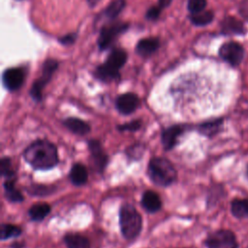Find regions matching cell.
<instances>
[{"mask_svg":"<svg viewBox=\"0 0 248 248\" xmlns=\"http://www.w3.org/2000/svg\"><path fill=\"white\" fill-rule=\"evenodd\" d=\"M69 179L75 186H82L88 180V171L86 167L81 163H75L69 170Z\"/></svg>","mask_w":248,"mask_h":248,"instance_id":"17","label":"cell"},{"mask_svg":"<svg viewBox=\"0 0 248 248\" xmlns=\"http://www.w3.org/2000/svg\"><path fill=\"white\" fill-rule=\"evenodd\" d=\"M222 124H223V119L217 118V119L202 122L196 127V129L201 135L207 138H212L220 132Z\"/></svg>","mask_w":248,"mask_h":248,"instance_id":"19","label":"cell"},{"mask_svg":"<svg viewBox=\"0 0 248 248\" xmlns=\"http://www.w3.org/2000/svg\"><path fill=\"white\" fill-rule=\"evenodd\" d=\"M0 173L4 178L16 177V170L13 166V162L10 157H2L0 160Z\"/></svg>","mask_w":248,"mask_h":248,"instance_id":"26","label":"cell"},{"mask_svg":"<svg viewBox=\"0 0 248 248\" xmlns=\"http://www.w3.org/2000/svg\"><path fill=\"white\" fill-rule=\"evenodd\" d=\"M22 233V230L19 226L11 223H2L0 238L2 241L18 237Z\"/></svg>","mask_w":248,"mask_h":248,"instance_id":"23","label":"cell"},{"mask_svg":"<svg viewBox=\"0 0 248 248\" xmlns=\"http://www.w3.org/2000/svg\"><path fill=\"white\" fill-rule=\"evenodd\" d=\"M204 244L207 248H237V241L232 232L218 230L206 237Z\"/></svg>","mask_w":248,"mask_h":248,"instance_id":"7","label":"cell"},{"mask_svg":"<svg viewBox=\"0 0 248 248\" xmlns=\"http://www.w3.org/2000/svg\"><path fill=\"white\" fill-rule=\"evenodd\" d=\"M247 177H248V168H247Z\"/></svg>","mask_w":248,"mask_h":248,"instance_id":"35","label":"cell"},{"mask_svg":"<svg viewBox=\"0 0 248 248\" xmlns=\"http://www.w3.org/2000/svg\"><path fill=\"white\" fill-rule=\"evenodd\" d=\"M160 46V42L157 38H144L137 44L136 52L143 57L149 56L154 53Z\"/></svg>","mask_w":248,"mask_h":248,"instance_id":"21","label":"cell"},{"mask_svg":"<svg viewBox=\"0 0 248 248\" xmlns=\"http://www.w3.org/2000/svg\"><path fill=\"white\" fill-rule=\"evenodd\" d=\"M221 33L223 35H238L243 36L247 33V28L241 20L238 18L227 16L221 21Z\"/></svg>","mask_w":248,"mask_h":248,"instance_id":"13","label":"cell"},{"mask_svg":"<svg viewBox=\"0 0 248 248\" xmlns=\"http://www.w3.org/2000/svg\"><path fill=\"white\" fill-rule=\"evenodd\" d=\"M125 7V0H114L105 10V16L110 19L115 18Z\"/></svg>","mask_w":248,"mask_h":248,"instance_id":"27","label":"cell"},{"mask_svg":"<svg viewBox=\"0 0 248 248\" xmlns=\"http://www.w3.org/2000/svg\"><path fill=\"white\" fill-rule=\"evenodd\" d=\"M51 211V207L47 202H40L32 204L28 209V216L33 222H42Z\"/></svg>","mask_w":248,"mask_h":248,"instance_id":"18","label":"cell"},{"mask_svg":"<svg viewBox=\"0 0 248 248\" xmlns=\"http://www.w3.org/2000/svg\"><path fill=\"white\" fill-rule=\"evenodd\" d=\"M22 157L36 170H48L59 163L57 146L46 139H38L29 143L24 148Z\"/></svg>","mask_w":248,"mask_h":248,"instance_id":"1","label":"cell"},{"mask_svg":"<svg viewBox=\"0 0 248 248\" xmlns=\"http://www.w3.org/2000/svg\"><path fill=\"white\" fill-rule=\"evenodd\" d=\"M62 124L74 135L83 137L91 132V126L84 120L78 117H67L63 119Z\"/></svg>","mask_w":248,"mask_h":248,"instance_id":"15","label":"cell"},{"mask_svg":"<svg viewBox=\"0 0 248 248\" xmlns=\"http://www.w3.org/2000/svg\"><path fill=\"white\" fill-rule=\"evenodd\" d=\"M206 5V0H188L187 9L191 14H196L203 11Z\"/></svg>","mask_w":248,"mask_h":248,"instance_id":"31","label":"cell"},{"mask_svg":"<svg viewBox=\"0 0 248 248\" xmlns=\"http://www.w3.org/2000/svg\"><path fill=\"white\" fill-rule=\"evenodd\" d=\"M55 190V187L45 184H30L25 188V191L34 197H46L51 195Z\"/></svg>","mask_w":248,"mask_h":248,"instance_id":"24","label":"cell"},{"mask_svg":"<svg viewBox=\"0 0 248 248\" xmlns=\"http://www.w3.org/2000/svg\"><path fill=\"white\" fill-rule=\"evenodd\" d=\"M141 126H142L141 120L135 119V120H131L129 122L117 125L116 129L119 132H137L141 128Z\"/></svg>","mask_w":248,"mask_h":248,"instance_id":"30","label":"cell"},{"mask_svg":"<svg viewBox=\"0 0 248 248\" xmlns=\"http://www.w3.org/2000/svg\"><path fill=\"white\" fill-rule=\"evenodd\" d=\"M171 0H160L157 6H153L151 7L147 13H146V18L150 19V20H155L158 18V16H160V13L162 11L163 8H165L166 6H168L170 4Z\"/></svg>","mask_w":248,"mask_h":248,"instance_id":"29","label":"cell"},{"mask_svg":"<svg viewBox=\"0 0 248 248\" xmlns=\"http://www.w3.org/2000/svg\"><path fill=\"white\" fill-rule=\"evenodd\" d=\"M140 204L143 209L150 214L156 213L162 208V201L160 196L152 190H146L142 193Z\"/></svg>","mask_w":248,"mask_h":248,"instance_id":"14","label":"cell"},{"mask_svg":"<svg viewBox=\"0 0 248 248\" xmlns=\"http://www.w3.org/2000/svg\"><path fill=\"white\" fill-rule=\"evenodd\" d=\"M191 22L196 26H204L209 24L213 18L214 14L211 11H202L200 13L191 14L189 16Z\"/></svg>","mask_w":248,"mask_h":248,"instance_id":"25","label":"cell"},{"mask_svg":"<svg viewBox=\"0 0 248 248\" xmlns=\"http://www.w3.org/2000/svg\"><path fill=\"white\" fill-rule=\"evenodd\" d=\"M16 1H21V0H16Z\"/></svg>","mask_w":248,"mask_h":248,"instance_id":"36","label":"cell"},{"mask_svg":"<svg viewBox=\"0 0 248 248\" xmlns=\"http://www.w3.org/2000/svg\"><path fill=\"white\" fill-rule=\"evenodd\" d=\"M88 150L90 152L91 162L97 172L103 173L108 164V155L103 148L100 140L91 139L87 140Z\"/></svg>","mask_w":248,"mask_h":248,"instance_id":"9","label":"cell"},{"mask_svg":"<svg viewBox=\"0 0 248 248\" xmlns=\"http://www.w3.org/2000/svg\"><path fill=\"white\" fill-rule=\"evenodd\" d=\"M119 228L122 236L127 240L137 238L142 230V217L138 209L129 202L119 208Z\"/></svg>","mask_w":248,"mask_h":248,"instance_id":"3","label":"cell"},{"mask_svg":"<svg viewBox=\"0 0 248 248\" xmlns=\"http://www.w3.org/2000/svg\"><path fill=\"white\" fill-rule=\"evenodd\" d=\"M100 0H87V2H88V4L91 6V7H93V6H95L98 2H99Z\"/></svg>","mask_w":248,"mask_h":248,"instance_id":"34","label":"cell"},{"mask_svg":"<svg viewBox=\"0 0 248 248\" xmlns=\"http://www.w3.org/2000/svg\"><path fill=\"white\" fill-rule=\"evenodd\" d=\"M190 129L191 125L188 124H173L161 132V143L165 151L172 150L179 142V139Z\"/></svg>","mask_w":248,"mask_h":248,"instance_id":"6","label":"cell"},{"mask_svg":"<svg viewBox=\"0 0 248 248\" xmlns=\"http://www.w3.org/2000/svg\"><path fill=\"white\" fill-rule=\"evenodd\" d=\"M16 177L5 178L3 182L4 197L10 202L18 203L24 201V197L22 193L16 187Z\"/></svg>","mask_w":248,"mask_h":248,"instance_id":"16","label":"cell"},{"mask_svg":"<svg viewBox=\"0 0 248 248\" xmlns=\"http://www.w3.org/2000/svg\"><path fill=\"white\" fill-rule=\"evenodd\" d=\"M145 150V145L142 143H135L130 145L126 150L125 153L131 160H140Z\"/></svg>","mask_w":248,"mask_h":248,"instance_id":"28","label":"cell"},{"mask_svg":"<svg viewBox=\"0 0 248 248\" xmlns=\"http://www.w3.org/2000/svg\"><path fill=\"white\" fill-rule=\"evenodd\" d=\"M231 210L236 218L248 217V199H235L232 202Z\"/></svg>","mask_w":248,"mask_h":248,"instance_id":"22","label":"cell"},{"mask_svg":"<svg viewBox=\"0 0 248 248\" xmlns=\"http://www.w3.org/2000/svg\"><path fill=\"white\" fill-rule=\"evenodd\" d=\"M63 241L67 248H91L90 240L78 232L66 233L63 237Z\"/></svg>","mask_w":248,"mask_h":248,"instance_id":"20","label":"cell"},{"mask_svg":"<svg viewBox=\"0 0 248 248\" xmlns=\"http://www.w3.org/2000/svg\"><path fill=\"white\" fill-rule=\"evenodd\" d=\"M24 71L20 68H9L3 72L2 82L4 87L13 92L18 90L24 82Z\"/></svg>","mask_w":248,"mask_h":248,"instance_id":"12","label":"cell"},{"mask_svg":"<svg viewBox=\"0 0 248 248\" xmlns=\"http://www.w3.org/2000/svg\"><path fill=\"white\" fill-rule=\"evenodd\" d=\"M146 174L151 182L160 187H169L177 180L174 165L167 158L152 157L147 165Z\"/></svg>","mask_w":248,"mask_h":248,"instance_id":"2","label":"cell"},{"mask_svg":"<svg viewBox=\"0 0 248 248\" xmlns=\"http://www.w3.org/2000/svg\"><path fill=\"white\" fill-rule=\"evenodd\" d=\"M239 14L248 21V0H242L239 6Z\"/></svg>","mask_w":248,"mask_h":248,"instance_id":"33","label":"cell"},{"mask_svg":"<svg viewBox=\"0 0 248 248\" xmlns=\"http://www.w3.org/2000/svg\"><path fill=\"white\" fill-rule=\"evenodd\" d=\"M76 39H77V34L70 33V34H67V35L59 38V42L64 46H70L76 41Z\"/></svg>","mask_w":248,"mask_h":248,"instance_id":"32","label":"cell"},{"mask_svg":"<svg viewBox=\"0 0 248 248\" xmlns=\"http://www.w3.org/2000/svg\"><path fill=\"white\" fill-rule=\"evenodd\" d=\"M140 98L137 94L127 92L119 95L115 100V108L120 114L129 115L135 112L140 107Z\"/></svg>","mask_w":248,"mask_h":248,"instance_id":"11","label":"cell"},{"mask_svg":"<svg viewBox=\"0 0 248 248\" xmlns=\"http://www.w3.org/2000/svg\"><path fill=\"white\" fill-rule=\"evenodd\" d=\"M244 48L241 44L230 41L224 43L219 48V56L232 67L238 66L244 58Z\"/></svg>","mask_w":248,"mask_h":248,"instance_id":"8","label":"cell"},{"mask_svg":"<svg viewBox=\"0 0 248 248\" xmlns=\"http://www.w3.org/2000/svg\"><path fill=\"white\" fill-rule=\"evenodd\" d=\"M127 60V53L121 48L113 49L106 59L105 63L100 65L95 71V77L104 82H110L119 78V70L124 66Z\"/></svg>","mask_w":248,"mask_h":248,"instance_id":"4","label":"cell"},{"mask_svg":"<svg viewBox=\"0 0 248 248\" xmlns=\"http://www.w3.org/2000/svg\"><path fill=\"white\" fill-rule=\"evenodd\" d=\"M128 27L129 25L124 23L111 24V25H107L103 27L98 39V46L100 49L108 48L115 40V38L121 33L125 32Z\"/></svg>","mask_w":248,"mask_h":248,"instance_id":"10","label":"cell"},{"mask_svg":"<svg viewBox=\"0 0 248 248\" xmlns=\"http://www.w3.org/2000/svg\"><path fill=\"white\" fill-rule=\"evenodd\" d=\"M58 67V62L54 59H47L45 61L42 69L41 77L36 79L30 88V96L35 102H41L43 99V90L46 83L50 80L52 75Z\"/></svg>","mask_w":248,"mask_h":248,"instance_id":"5","label":"cell"}]
</instances>
